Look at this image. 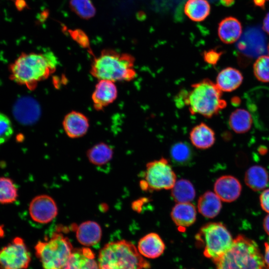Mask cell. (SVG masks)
I'll list each match as a JSON object with an SVG mask.
<instances>
[{
	"mask_svg": "<svg viewBox=\"0 0 269 269\" xmlns=\"http://www.w3.org/2000/svg\"><path fill=\"white\" fill-rule=\"evenodd\" d=\"M189 138L193 145L200 149L211 147L216 139L214 131L204 123H200L191 129Z\"/></svg>",
	"mask_w": 269,
	"mask_h": 269,
	"instance_id": "d6986e66",
	"label": "cell"
},
{
	"mask_svg": "<svg viewBox=\"0 0 269 269\" xmlns=\"http://www.w3.org/2000/svg\"><path fill=\"white\" fill-rule=\"evenodd\" d=\"M57 65L52 52L22 53L9 66L10 77L16 83L34 90L54 72Z\"/></svg>",
	"mask_w": 269,
	"mask_h": 269,
	"instance_id": "6da1fadb",
	"label": "cell"
},
{
	"mask_svg": "<svg viewBox=\"0 0 269 269\" xmlns=\"http://www.w3.org/2000/svg\"><path fill=\"white\" fill-rule=\"evenodd\" d=\"M253 119L250 113L243 109H237L230 115L229 125L235 133L243 134L248 132L252 127Z\"/></svg>",
	"mask_w": 269,
	"mask_h": 269,
	"instance_id": "d4e9b609",
	"label": "cell"
},
{
	"mask_svg": "<svg viewBox=\"0 0 269 269\" xmlns=\"http://www.w3.org/2000/svg\"><path fill=\"white\" fill-rule=\"evenodd\" d=\"M184 12L191 20L201 21L209 15L210 5L206 0H188L184 6Z\"/></svg>",
	"mask_w": 269,
	"mask_h": 269,
	"instance_id": "83f0119b",
	"label": "cell"
},
{
	"mask_svg": "<svg viewBox=\"0 0 269 269\" xmlns=\"http://www.w3.org/2000/svg\"><path fill=\"white\" fill-rule=\"evenodd\" d=\"M118 90L115 82L100 80L96 85L92 95L94 107L101 110L112 103L117 98Z\"/></svg>",
	"mask_w": 269,
	"mask_h": 269,
	"instance_id": "4fadbf2b",
	"label": "cell"
},
{
	"mask_svg": "<svg viewBox=\"0 0 269 269\" xmlns=\"http://www.w3.org/2000/svg\"><path fill=\"white\" fill-rule=\"evenodd\" d=\"M245 180L247 185L251 189L255 191H260L267 186L269 175L263 167L254 165L247 171Z\"/></svg>",
	"mask_w": 269,
	"mask_h": 269,
	"instance_id": "cb8c5ba5",
	"label": "cell"
},
{
	"mask_svg": "<svg viewBox=\"0 0 269 269\" xmlns=\"http://www.w3.org/2000/svg\"><path fill=\"white\" fill-rule=\"evenodd\" d=\"M242 187L240 182L231 175H224L218 178L214 185V192L224 202H231L240 195Z\"/></svg>",
	"mask_w": 269,
	"mask_h": 269,
	"instance_id": "5bb4252c",
	"label": "cell"
},
{
	"mask_svg": "<svg viewBox=\"0 0 269 269\" xmlns=\"http://www.w3.org/2000/svg\"><path fill=\"white\" fill-rule=\"evenodd\" d=\"M176 181V176L168 160L161 158L147 163L141 189L145 191L171 189Z\"/></svg>",
	"mask_w": 269,
	"mask_h": 269,
	"instance_id": "ba28073f",
	"label": "cell"
},
{
	"mask_svg": "<svg viewBox=\"0 0 269 269\" xmlns=\"http://www.w3.org/2000/svg\"><path fill=\"white\" fill-rule=\"evenodd\" d=\"M193 155L191 147L186 142H176L172 145L170 149L171 161L176 165H189L193 159Z\"/></svg>",
	"mask_w": 269,
	"mask_h": 269,
	"instance_id": "484cf974",
	"label": "cell"
},
{
	"mask_svg": "<svg viewBox=\"0 0 269 269\" xmlns=\"http://www.w3.org/2000/svg\"><path fill=\"white\" fill-rule=\"evenodd\" d=\"M171 190V196L177 203L190 202L195 197L196 191L192 183L187 179L176 181Z\"/></svg>",
	"mask_w": 269,
	"mask_h": 269,
	"instance_id": "4316f807",
	"label": "cell"
},
{
	"mask_svg": "<svg viewBox=\"0 0 269 269\" xmlns=\"http://www.w3.org/2000/svg\"><path fill=\"white\" fill-rule=\"evenodd\" d=\"M71 10L84 19H89L95 16L96 10L91 0H70Z\"/></svg>",
	"mask_w": 269,
	"mask_h": 269,
	"instance_id": "4dcf8cb0",
	"label": "cell"
},
{
	"mask_svg": "<svg viewBox=\"0 0 269 269\" xmlns=\"http://www.w3.org/2000/svg\"><path fill=\"white\" fill-rule=\"evenodd\" d=\"M221 208V200L215 192L211 191H206L198 198V210L206 218H214L218 215Z\"/></svg>",
	"mask_w": 269,
	"mask_h": 269,
	"instance_id": "603a6c76",
	"label": "cell"
},
{
	"mask_svg": "<svg viewBox=\"0 0 269 269\" xmlns=\"http://www.w3.org/2000/svg\"><path fill=\"white\" fill-rule=\"evenodd\" d=\"M99 269H142L150 265L130 242L120 240L106 244L98 257Z\"/></svg>",
	"mask_w": 269,
	"mask_h": 269,
	"instance_id": "5b68a950",
	"label": "cell"
},
{
	"mask_svg": "<svg viewBox=\"0 0 269 269\" xmlns=\"http://www.w3.org/2000/svg\"><path fill=\"white\" fill-rule=\"evenodd\" d=\"M196 209L190 202L177 203L172 208L170 216L178 229L184 230L193 225L196 220Z\"/></svg>",
	"mask_w": 269,
	"mask_h": 269,
	"instance_id": "2e32d148",
	"label": "cell"
},
{
	"mask_svg": "<svg viewBox=\"0 0 269 269\" xmlns=\"http://www.w3.org/2000/svg\"><path fill=\"white\" fill-rule=\"evenodd\" d=\"M254 74L262 82H269V56H260L253 66Z\"/></svg>",
	"mask_w": 269,
	"mask_h": 269,
	"instance_id": "1f68e13d",
	"label": "cell"
},
{
	"mask_svg": "<svg viewBox=\"0 0 269 269\" xmlns=\"http://www.w3.org/2000/svg\"><path fill=\"white\" fill-rule=\"evenodd\" d=\"M221 2L226 6H230L234 3L235 0H221Z\"/></svg>",
	"mask_w": 269,
	"mask_h": 269,
	"instance_id": "b9f144b4",
	"label": "cell"
},
{
	"mask_svg": "<svg viewBox=\"0 0 269 269\" xmlns=\"http://www.w3.org/2000/svg\"><path fill=\"white\" fill-rule=\"evenodd\" d=\"M260 202L263 209L269 213V189L262 192L260 196Z\"/></svg>",
	"mask_w": 269,
	"mask_h": 269,
	"instance_id": "d590c367",
	"label": "cell"
},
{
	"mask_svg": "<svg viewBox=\"0 0 269 269\" xmlns=\"http://www.w3.org/2000/svg\"><path fill=\"white\" fill-rule=\"evenodd\" d=\"M62 126L66 134L70 138H79L84 135L89 127L87 117L83 114L72 111L64 117Z\"/></svg>",
	"mask_w": 269,
	"mask_h": 269,
	"instance_id": "9a60e30c",
	"label": "cell"
},
{
	"mask_svg": "<svg viewBox=\"0 0 269 269\" xmlns=\"http://www.w3.org/2000/svg\"><path fill=\"white\" fill-rule=\"evenodd\" d=\"M12 113L20 124L29 125L35 123L40 116L41 110L38 102L30 97H22L14 104Z\"/></svg>",
	"mask_w": 269,
	"mask_h": 269,
	"instance_id": "7c38bea8",
	"label": "cell"
},
{
	"mask_svg": "<svg viewBox=\"0 0 269 269\" xmlns=\"http://www.w3.org/2000/svg\"><path fill=\"white\" fill-rule=\"evenodd\" d=\"M232 102L234 105H238V104H240V99L238 97H234L232 99Z\"/></svg>",
	"mask_w": 269,
	"mask_h": 269,
	"instance_id": "7bdbcfd3",
	"label": "cell"
},
{
	"mask_svg": "<svg viewBox=\"0 0 269 269\" xmlns=\"http://www.w3.org/2000/svg\"><path fill=\"white\" fill-rule=\"evenodd\" d=\"M4 235V232L3 230V227L2 225H0V238H2Z\"/></svg>",
	"mask_w": 269,
	"mask_h": 269,
	"instance_id": "ee69618b",
	"label": "cell"
},
{
	"mask_svg": "<svg viewBox=\"0 0 269 269\" xmlns=\"http://www.w3.org/2000/svg\"><path fill=\"white\" fill-rule=\"evenodd\" d=\"M217 269H266L257 244L242 235L233 240L230 248L213 260Z\"/></svg>",
	"mask_w": 269,
	"mask_h": 269,
	"instance_id": "277c9868",
	"label": "cell"
},
{
	"mask_svg": "<svg viewBox=\"0 0 269 269\" xmlns=\"http://www.w3.org/2000/svg\"><path fill=\"white\" fill-rule=\"evenodd\" d=\"M13 132L11 121L6 115L0 113V144L9 139Z\"/></svg>",
	"mask_w": 269,
	"mask_h": 269,
	"instance_id": "d6a6232c",
	"label": "cell"
},
{
	"mask_svg": "<svg viewBox=\"0 0 269 269\" xmlns=\"http://www.w3.org/2000/svg\"><path fill=\"white\" fill-rule=\"evenodd\" d=\"M30 261L29 251L20 237L0 249V269H26Z\"/></svg>",
	"mask_w": 269,
	"mask_h": 269,
	"instance_id": "9c48e42d",
	"label": "cell"
},
{
	"mask_svg": "<svg viewBox=\"0 0 269 269\" xmlns=\"http://www.w3.org/2000/svg\"><path fill=\"white\" fill-rule=\"evenodd\" d=\"M18 189L13 181L6 177H0V203L10 204L18 197Z\"/></svg>",
	"mask_w": 269,
	"mask_h": 269,
	"instance_id": "f546056e",
	"label": "cell"
},
{
	"mask_svg": "<svg viewBox=\"0 0 269 269\" xmlns=\"http://www.w3.org/2000/svg\"><path fill=\"white\" fill-rule=\"evenodd\" d=\"M73 250L68 238L59 233L35 246L36 256L44 269H63Z\"/></svg>",
	"mask_w": 269,
	"mask_h": 269,
	"instance_id": "8992f818",
	"label": "cell"
},
{
	"mask_svg": "<svg viewBox=\"0 0 269 269\" xmlns=\"http://www.w3.org/2000/svg\"><path fill=\"white\" fill-rule=\"evenodd\" d=\"M177 106L185 105L192 115L211 118L227 106L222 99V91L209 79L192 84L189 91L180 92L176 99Z\"/></svg>",
	"mask_w": 269,
	"mask_h": 269,
	"instance_id": "7a4b0ae2",
	"label": "cell"
},
{
	"mask_svg": "<svg viewBox=\"0 0 269 269\" xmlns=\"http://www.w3.org/2000/svg\"><path fill=\"white\" fill-rule=\"evenodd\" d=\"M267 50H268V53L269 54V44H268V46Z\"/></svg>",
	"mask_w": 269,
	"mask_h": 269,
	"instance_id": "f6af8a7d",
	"label": "cell"
},
{
	"mask_svg": "<svg viewBox=\"0 0 269 269\" xmlns=\"http://www.w3.org/2000/svg\"><path fill=\"white\" fill-rule=\"evenodd\" d=\"M63 269H99L95 255L89 248L75 249Z\"/></svg>",
	"mask_w": 269,
	"mask_h": 269,
	"instance_id": "e0dca14e",
	"label": "cell"
},
{
	"mask_svg": "<svg viewBox=\"0 0 269 269\" xmlns=\"http://www.w3.org/2000/svg\"><path fill=\"white\" fill-rule=\"evenodd\" d=\"M15 4L18 10H22L26 7V2L24 0H15Z\"/></svg>",
	"mask_w": 269,
	"mask_h": 269,
	"instance_id": "f35d334b",
	"label": "cell"
},
{
	"mask_svg": "<svg viewBox=\"0 0 269 269\" xmlns=\"http://www.w3.org/2000/svg\"><path fill=\"white\" fill-rule=\"evenodd\" d=\"M267 38L258 26L247 28L237 43L238 50L249 57H256L266 53Z\"/></svg>",
	"mask_w": 269,
	"mask_h": 269,
	"instance_id": "30bf717a",
	"label": "cell"
},
{
	"mask_svg": "<svg viewBox=\"0 0 269 269\" xmlns=\"http://www.w3.org/2000/svg\"><path fill=\"white\" fill-rule=\"evenodd\" d=\"M265 246V254L264 260L266 264L269 267V244L266 243Z\"/></svg>",
	"mask_w": 269,
	"mask_h": 269,
	"instance_id": "74e56055",
	"label": "cell"
},
{
	"mask_svg": "<svg viewBox=\"0 0 269 269\" xmlns=\"http://www.w3.org/2000/svg\"><path fill=\"white\" fill-rule=\"evenodd\" d=\"M68 32L72 39L84 48H89V39L86 34L81 29H69Z\"/></svg>",
	"mask_w": 269,
	"mask_h": 269,
	"instance_id": "836d02e7",
	"label": "cell"
},
{
	"mask_svg": "<svg viewBox=\"0 0 269 269\" xmlns=\"http://www.w3.org/2000/svg\"><path fill=\"white\" fill-rule=\"evenodd\" d=\"M242 31L241 22L237 18L230 16L225 18L219 23L218 34L223 43L231 44L240 38Z\"/></svg>",
	"mask_w": 269,
	"mask_h": 269,
	"instance_id": "44dd1931",
	"label": "cell"
},
{
	"mask_svg": "<svg viewBox=\"0 0 269 269\" xmlns=\"http://www.w3.org/2000/svg\"><path fill=\"white\" fill-rule=\"evenodd\" d=\"M76 236L80 244L85 246H91L100 242L102 237V229L97 222L87 221L78 227Z\"/></svg>",
	"mask_w": 269,
	"mask_h": 269,
	"instance_id": "ffe728a7",
	"label": "cell"
},
{
	"mask_svg": "<svg viewBox=\"0 0 269 269\" xmlns=\"http://www.w3.org/2000/svg\"><path fill=\"white\" fill-rule=\"evenodd\" d=\"M134 61V56L129 54L104 49L94 59L90 73L98 80L131 81L136 75Z\"/></svg>",
	"mask_w": 269,
	"mask_h": 269,
	"instance_id": "3957f363",
	"label": "cell"
},
{
	"mask_svg": "<svg viewBox=\"0 0 269 269\" xmlns=\"http://www.w3.org/2000/svg\"><path fill=\"white\" fill-rule=\"evenodd\" d=\"M223 52L216 49H211L203 52L202 56L204 61L210 65H215L217 64Z\"/></svg>",
	"mask_w": 269,
	"mask_h": 269,
	"instance_id": "e575fe53",
	"label": "cell"
},
{
	"mask_svg": "<svg viewBox=\"0 0 269 269\" xmlns=\"http://www.w3.org/2000/svg\"><path fill=\"white\" fill-rule=\"evenodd\" d=\"M195 239L197 244L203 246L204 256L213 260L227 252L233 242L227 228L218 222H210L203 225Z\"/></svg>",
	"mask_w": 269,
	"mask_h": 269,
	"instance_id": "52a82bcc",
	"label": "cell"
},
{
	"mask_svg": "<svg viewBox=\"0 0 269 269\" xmlns=\"http://www.w3.org/2000/svg\"><path fill=\"white\" fill-rule=\"evenodd\" d=\"M87 155L91 163L101 166L108 163L112 159L113 150L109 145L101 142L90 148L87 152Z\"/></svg>",
	"mask_w": 269,
	"mask_h": 269,
	"instance_id": "f1b7e54d",
	"label": "cell"
},
{
	"mask_svg": "<svg viewBox=\"0 0 269 269\" xmlns=\"http://www.w3.org/2000/svg\"><path fill=\"white\" fill-rule=\"evenodd\" d=\"M264 227L265 231L269 235V214H268L264 219Z\"/></svg>",
	"mask_w": 269,
	"mask_h": 269,
	"instance_id": "60d3db41",
	"label": "cell"
},
{
	"mask_svg": "<svg viewBox=\"0 0 269 269\" xmlns=\"http://www.w3.org/2000/svg\"><path fill=\"white\" fill-rule=\"evenodd\" d=\"M243 80V76L241 72L229 67L223 69L218 73L216 84L222 92H230L237 89Z\"/></svg>",
	"mask_w": 269,
	"mask_h": 269,
	"instance_id": "7402d4cb",
	"label": "cell"
},
{
	"mask_svg": "<svg viewBox=\"0 0 269 269\" xmlns=\"http://www.w3.org/2000/svg\"><path fill=\"white\" fill-rule=\"evenodd\" d=\"M263 29L269 34V12L265 16L263 21Z\"/></svg>",
	"mask_w": 269,
	"mask_h": 269,
	"instance_id": "8d00e7d4",
	"label": "cell"
},
{
	"mask_svg": "<svg viewBox=\"0 0 269 269\" xmlns=\"http://www.w3.org/2000/svg\"><path fill=\"white\" fill-rule=\"evenodd\" d=\"M137 249L139 254L143 256L154 259L162 254L165 249V244L158 234L150 233L139 240Z\"/></svg>",
	"mask_w": 269,
	"mask_h": 269,
	"instance_id": "ac0fdd59",
	"label": "cell"
},
{
	"mask_svg": "<svg viewBox=\"0 0 269 269\" xmlns=\"http://www.w3.org/2000/svg\"><path fill=\"white\" fill-rule=\"evenodd\" d=\"M28 209L31 218L40 224H47L51 222L58 213L56 202L47 195L35 196L30 201Z\"/></svg>",
	"mask_w": 269,
	"mask_h": 269,
	"instance_id": "8fae6325",
	"label": "cell"
},
{
	"mask_svg": "<svg viewBox=\"0 0 269 269\" xmlns=\"http://www.w3.org/2000/svg\"><path fill=\"white\" fill-rule=\"evenodd\" d=\"M267 0H253V2L256 6L262 8H264Z\"/></svg>",
	"mask_w": 269,
	"mask_h": 269,
	"instance_id": "ab89813d",
	"label": "cell"
}]
</instances>
